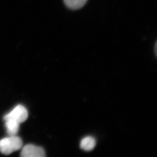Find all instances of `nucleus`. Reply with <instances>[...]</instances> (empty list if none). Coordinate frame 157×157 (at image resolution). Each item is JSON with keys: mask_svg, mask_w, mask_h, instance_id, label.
Segmentation results:
<instances>
[{"mask_svg": "<svg viewBox=\"0 0 157 157\" xmlns=\"http://www.w3.org/2000/svg\"><path fill=\"white\" fill-rule=\"evenodd\" d=\"M22 147V140L17 135L3 138L0 140V151L6 155L18 151Z\"/></svg>", "mask_w": 157, "mask_h": 157, "instance_id": "nucleus-1", "label": "nucleus"}, {"mask_svg": "<svg viewBox=\"0 0 157 157\" xmlns=\"http://www.w3.org/2000/svg\"><path fill=\"white\" fill-rule=\"evenodd\" d=\"M88 0H64L66 6L69 9L75 10L83 7Z\"/></svg>", "mask_w": 157, "mask_h": 157, "instance_id": "nucleus-6", "label": "nucleus"}, {"mask_svg": "<svg viewBox=\"0 0 157 157\" xmlns=\"http://www.w3.org/2000/svg\"><path fill=\"white\" fill-rule=\"evenodd\" d=\"M28 117L27 109L21 105H18L13 109L6 114L4 117V121L12 120L21 124L25 122Z\"/></svg>", "mask_w": 157, "mask_h": 157, "instance_id": "nucleus-2", "label": "nucleus"}, {"mask_svg": "<svg viewBox=\"0 0 157 157\" xmlns=\"http://www.w3.org/2000/svg\"><path fill=\"white\" fill-rule=\"evenodd\" d=\"M22 157H44L45 151L42 147L33 144H28L23 147L21 153Z\"/></svg>", "mask_w": 157, "mask_h": 157, "instance_id": "nucleus-3", "label": "nucleus"}, {"mask_svg": "<svg viewBox=\"0 0 157 157\" xmlns=\"http://www.w3.org/2000/svg\"><path fill=\"white\" fill-rule=\"evenodd\" d=\"M96 145V141L93 137L88 136L82 139L80 141V147L85 151H90L95 148Z\"/></svg>", "mask_w": 157, "mask_h": 157, "instance_id": "nucleus-4", "label": "nucleus"}, {"mask_svg": "<svg viewBox=\"0 0 157 157\" xmlns=\"http://www.w3.org/2000/svg\"><path fill=\"white\" fill-rule=\"evenodd\" d=\"M155 53H156V55H157V43H156V44H155Z\"/></svg>", "mask_w": 157, "mask_h": 157, "instance_id": "nucleus-7", "label": "nucleus"}, {"mask_svg": "<svg viewBox=\"0 0 157 157\" xmlns=\"http://www.w3.org/2000/svg\"><path fill=\"white\" fill-rule=\"evenodd\" d=\"M5 121L7 133L9 136L17 135L19 131L20 124L12 120H7Z\"/></svg>", "mask_w": 157, "mask_h": 157, "instance_id": "nucleus-5", "label": "nucleus"}]
</instances>
